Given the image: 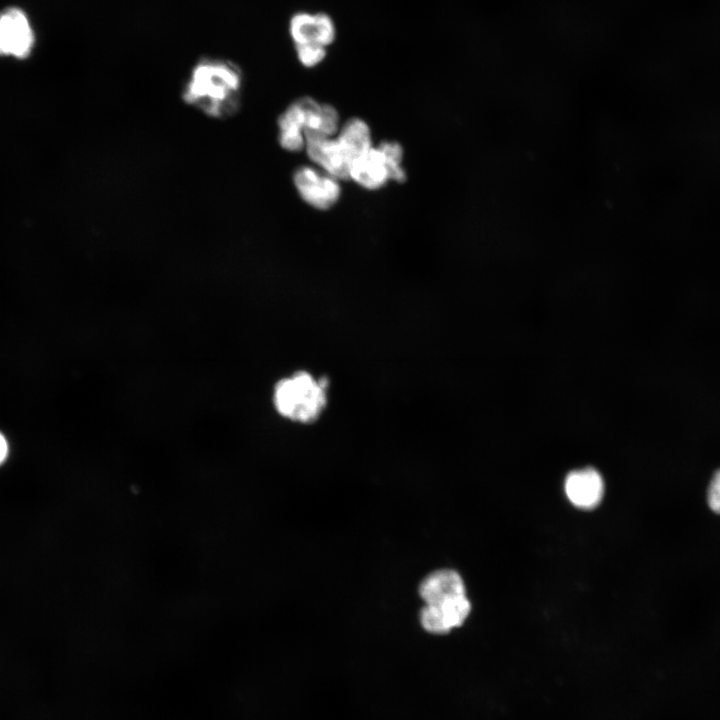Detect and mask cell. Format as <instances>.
<instances>
[{
    "label": "cell",
    "mask_w": 720,
    "mask_h": 720,
    "mask_svg": "<svg viewBox=\"0 0 720 720\" xmlns=\"http://www.w3.org/2000/svg\"><path fill=\"white\" fill-rule=\"evenodd\" d=\"M241 72L224 60H202L192 69L184 91L186 103L214 118H225L240 106Z\"/></svg>",
    "instance_id": "obj_1"
},
{
    "label": "cell",
    "mask_w": 720,
    "mask_h": 720,
    "mask_svg": "<svg viewBox=\"0 0 720 720\" xmlns=\"http://www.w3.org/2000/svg\"><path fill=\"white\" fill-rule=\"evenodd\" d=\"M276 412L298 424L317 421L328 403V380L301 370L280 379L273 388Z\"/></svg>",
    "instance_id": "obj_2"
},
{
    "label": "cell",
    "mask_w": 720,
    "mask_h": 720,
    "mask_svg": "<svg viewBox=\"0 0 720 720\" xmlns=\"http://www.w3.org/2000/svg\"><path fill=\"white\" fill-rule=\"evenodd\" d=\"M324 104L311 97L291 103L278 119L279 143L287 151L299 152L305 147L306 131L322 133Z\"/></svg>",
    "instance_id": "obj_3"
},
{
    "label": "cell",
    "mask_w": 720,
    "mask_h": 720,
    "mask_svg": "<svg viewBox=\"0 0 720 720\" xmlns=\"http://www.w3.org/2000/svg\"><path fill=\"white\" fill-rule=\"evenodd\" d=\"M293 182L301 198L311 207L319 210L333 207L341 194L337 178L312 166L297 168Z\"/></svg>",
    "instance_id": "obj_4"
},
{
    "label": "cell",
    "mask_w": 720,
    "mask_h": 720,
    "mask_svg": "<svg viewBox=\"0 0 720 720\" xmlns=\"http://www.w3.org/2000/svg\"><path fill=\"white\" fill-rule=\"evenodd\" d=\"M304 136V149L311 161L338 180L349 179L352 160L336 136H324L312 131H306Z\"/></svg>",
    "instance_id": "obj_5"
},
{
    "label": "cell",
    "mask_w": 720,
    "mask_h": 720,
    "mask_svg": "<svg viewBox=\"0 0 720 720\" xmlns=\"http://www.w3.org/2000/svg\"><path fill=\"white\" fill-rule=\"evenodd\" d=\"M33 43V31L26 15L18 8L4 10L0 14V55L27 57Z\"/></svg>",
    "instance_id": "obj_6"
},
{
    "label": "cell",
    "mask_w": 720,
    "mask_h": 720,
    "mask_svg": "<svg viewBox=\"0 0 720 720\" xmlns=\"http://www.w3.org/2000/svg\"><path fill=\"white\" fill-rule=\"evenodd\" d=\"M471 604L460 595L435 604H425L420 613L423 628L434 634H444L461 626L468 617Z\"/></svg>",
    "instance_id": "obj_7"
},
{
    "label": "cell",
    "mask_w": 720,
    "mask_h": 720,
    "mask_svg": "<svg viewBox=\"0 0 720 720\" xmlns=\"http://www.w3.org/2000/svg\"><path fill=\"white\" fill-rule=\"evenodd\" d=\"M564 488L570 502L581 509H592L597 506L604 491L600 474L592 468L569 473Z\"/></svg>",
    "instance_id": "obj_8"
},
{
    "label": "cell",
    "mask_w": 720,
    "mask_h": 720,
    "mask_svg": "<svg viewBox=\"0 0 720 720\" xmlns=\"http://www.w3.org/2000/svg\"><path fill=\"white\" fill-rule=\"evenodd\" d=\"M349 179L368 190L380 189L390 180L385 157L378 147L372 146L352 162Z\"/></svg>",
    "instance_id": "obj_9"
},
{
    "label": "cell",
    "mask_w": 720,
    "mask_h": 720,
    "mask_svg": "<svg viewBox=\"0 0 720 720\" xmlns=\"http://www.w3.org/2000/svg\"><path fill=\"white\" fill-rule=\"evenodd\" d=\"M419 594L425 604H435L465 594L461 576L454 570H437L423 579Z\"/></svg>",
    "instance_id": "obj_10"
},
{
    "label": "cell",
    "mask_w": 720,
    "mask_h": 720,
    "mask_svg": "<svg viewBox=\"0 0 720 720\" xmlns=\"http://www.w3.org/2000/svg\"><path fill=\"white\" fill-rule=\"evenodd\" d=\"M352 162L372 147L368 124L359 118L349 119L336 136Z\"/></svg>",
    "instance_id": "obj_11"
},
{
    "label": "cell",
    "mask_w": 720,
    "mask_h": 720,
    "mask_svg": "<svg viewBox=\"0 0 720 720\" xmlns=\"http://www.w3.org/2000/svg\"><path fill=\"white\" fill-rule=\"evenodd\" d=\"M288 31L294 46L313 43L322 45L318 13L296 12L289 20Z\"/></svg>",
    "instance_id": "obj_12"
},
{
    "label": "cell",
    "mask_w": 720,
    "mask_h": 720,
    "mask_svg": "<svg viewBox=\"0 0 720 720\" xmlns=\"http://www.w3.org/2000/svg\"><path fill=\"white\" fill-rule=\"evenodd\" d=\"M378 148L383 153L388 169L390 180L402 183L406 180V173L402 166L403 150L395 141H383Z\"/></svg>",
    "instance_id": "obj_13"
},
{
    "label": "cell",
    "mask_w": 720,
    "mask_h": 720,
    "mask_svg": "<svg viewBox=\"0 0 720 720\" xmlns=\"http://www.w3.org/2000/svg\"><path fill=\"white\" fill-rule=\"evenodd\" d=\"M294 47L298 61L307 68L319 65L327 55V48L319 44H304Z\"/></svg>",
    "instance_id": "obj_14"
},
{
    "label": "cell",
    "mask_w": 720,
    "mask_h": 720,
    "mask_svg": "<svg viewBox=\"0 0 720 720\" xmlns=\"http://www.w3.org/2000/svg\"><path fill=\"white\" fill-rule=\"evenodd\" d=\"M707 504L714 513L720 514V469L712 475L709 482Z\"/></svg>",
    "instance_id": "obj_15"
},
{
    "label": "cell",
    "mask_w": 720,
    "mask_h": 720,
    "mask_svg": "<svg viewBox=\"0 0 720 720\" xmlns=\"http://www.w3.org/2000/svg\"><path fill=\"white\" fill-rule=\"evenodd\" d=\"M8 455V443L6 438L0 433V465L5 461Z\"/></svg>",
    "instance_id": "obj_16"
}]
</instances>
